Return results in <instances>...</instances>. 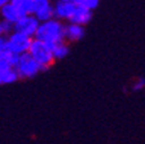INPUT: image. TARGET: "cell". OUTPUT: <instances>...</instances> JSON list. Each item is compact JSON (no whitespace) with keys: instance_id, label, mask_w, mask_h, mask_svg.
Listing matches in <instances>:
<instances>
[{"instance_id":"ac0fdd59","label":"cell","mask_w":145,"mask_h":144,"mask_svg":"<svg viewBox=\"0 0 145 144\" xmlns=\"http://www.w3.org/2000/svg\"><path fill=\"white\" fill-rule=\"evenodd\" d=\"M8 3H9V0H0V9L3 8L5 4H8Z\"/></svg>"},{"instance_id":"5b68a950","label":"cell","mask_w":145,"mask_h":144,"mask_svg":"<svg viewBox=\"0 0 145 144\" xmlns=\"http://www.w3.org/2000/svg\"><path fill=\"white\" fill-rule=\"evenodd\" d=\"M39 24L40 22L34 17V14L22 16L16 24H13V31L24 34V35L29 36V38H34L38 27H39Z\"/></svg>"},{"instance_id":"52a82bcc","label":"cell","mask_w":145,"mask_h":144,"mask_svg":"<svg viewBox=\"0 0 145 144\" xmlns=\"http://www.w3.org/2000/svg\"><path fill=\"white\" fill-rule=\"evenodd\" d=\"M75 4L71 1H58L54 7V17L60 20H69L72 17L75 11Z\"/></svg>"},{"instance_id":"7a4b0ae2","label":"cell","mask_w":145,"mask_h":144,"mask_svg":"<svg viewBox=\"0 0 145 144\" xmlns=\"http://www.w3.org/2000/svg\"><path fill=\"white\" fill-rule=\"evenodd\" d=\"M29 55L39 65L40 72L47 70L54 61L51 45L44 42H40V40L35 39V38H33V40H31L30 48H29Z\"/></svg>"},{"instance_id":"ffe728a7","label":"cell","mask_w":145,"mask_h":144,"mask_svg":"<svg viewBox=\"0 0 145 144\" xmlns=\"http://www.w3.org/2000/svg\"><path fill=\"white\" fill-rule=\"evenodd\" d=\"M0 35H3V31H1V29H0Z\"/></svg>"},{"instance_id":"d6986e66","label":"cell","mask_w":145,"mask_h":144,"mask_svg":"<svg viewBox=\"0 0 145 144\" xmlns=\"http://www.w3.org/2000/svg\"><path fill=\"white\" fill-rule=\"evenodd\" d=\"M58 1H70V0H58Z\"/></svg>"},{"instance_id":"9a60e30c","label":"cell","mask_w":145,"mask_h":144,"mask_svg":"<svg viewBox=\"0 0 145 144\" xmlns=\"http://www.w3.org/2000/svg\"><path fill=\"white\" fill-rule=\"evenodd\" d=\"M0 29H1V31H3V35L4 34H8L10 33V31L13 30V25L10 24V22H7V21H1L0 22Z\"/></svg>"},{"instance_id":"30bf717a","label":"cell","mask_w":145,"mask_h":144,"mask_svg":"<svg viewBox=\"0 0 145 144\" xmlns=\"http://www.w3.org/2000/svg\"><path fill=\"white\" fill-rule=\"evenodd\" d=\"M9 3L14 5L24 16L26 14H34L36 8L35 0H9Z\"/></svg>"},{"instance_id":"8fae6325","label":"cell","mask_w":145,"mask_h":144,"mask_svg":"<svg viewBox=\"0 0 145 144\" xmlns=\"http://www.w3.org/2000/svg\"><path fill=\"white\" fill-rule=\"evenodd\" d=\"M18 56L13 55L8 51L0 52V69H7V68H14L17 64Z\"/></svg>"},{"instance_id":"6da1fadb","label":"cell","mask_w":145,"mask_h":144,"mask_svg":"<svg viewBox=\"0 0 145 144\" xmlns=\"http://www.w3.org/2000/svg\"><path fill=\"white\" fill-rule=\"evenodd\" d=\"M34 38L49 45L60 42H65L66 27L57 20H49V21L39 24V27H38Z\"/></svg>"},{"instance_id":"277c9868","label":"cell","mask_w":145,"mask_h":144,"mask_svg":"<svg viewBox=\"0 0 145 144\" xmlns=\"http://www.w3.org/2000/svg\"><path fill=\"white\" fill-rule=\"evenodd\" d=\"M31 40H33V38H29L24 34L13 31L7 38V51L13 55H17V56L24 55L26 52H29Z\"/></svg>"},{"instance_id":"2e32d148","label":"cell","mask_w":145,"mask_h":144,"mask_svg":"<svg viewBox=\"0 0 145 144\" xmlns=\"http://www.w3.org/2000/svg\"><path fill=\"white\" fill-rule=\"evenodd\" d=\"M142 88H145V79L144 78H139L135 83H133L132 90L133 91H141Z\"/></svg>"},{"instance_id":"5bb4252c","label":"cell","mask_w":145,"mask_h":144,"mask_svg":"<svg viewBox=\"0 0 145 144\" xmlns=\"http://www.w3.org/2000/svg\"><path fill=\"white\" fill-rule=\"evenodd\" d=\"M52 49V55H53V59H57V60H61L63 57H66L69 55V47L66 45L65 42H60L56 43V44L51 45Z\"/></svg>"},{"instance_id":"e0dca14e","label":"cell","mask_w":145,"mask_h":144,"mask_svg":"<svg viewBox=\"0 0 145 144\" xmlns=\"http://www.w3.org/2000/svg\"><path fill=\"white\" fill-rule=\"evenodd\" d=\"M7 51V36L0 35V52Z\"/></svg>"},{"instance_id":"8992f818","label":"cell","mask_w":145,"mask_h":144,"mask_svg":"<svg viewBox=\"0 0 145 144\" xmlns=\"http://www.w3.org/2000/svg\"><path fill=\"white\" fill-rule=\"evenodd\" d=\"M36 1V0H35ZM34 17L42 24L54 18V7L51 1H36V8L34 12Z\"/></svg>"},{"instance_id":"3957f363","label":"cell","mask_w":145,"mask_h":144,"mask_svg":"<svg viewBox=\"0 0 145 144\" xmlns=\"http://www.w3.org/2000/svg\"><path fill=\"white\" fill-rule=\"evenodd\" d=\"M18 78H33L40 72L39 65L34 61V59L29 55V52L18 56L17 64L14 66Z\"/></svg>"},{"instance_id":"4fadbf2b","label":"cell","mask_w":145,"mask_h":144,"mask_svg":"<svg viewBox=\"0 0 145 144\" xmlns=\"http://www.w3.org/2000/svg\"><path fill=\"white\" fill-rule=\"evenodd\" d=\"M84 36V27L75 24H70L66 27V38L70 40H80Z\"/></svg>"},{"instance_id":"ba28073f","label":"cell","mask_w":145,"mask_h":144,"mask_svg":"<svg viewBox=\"0 0 145 144\" xmlns=\"http://www.w3.org/2000/svg\"><path fill=\"white\" fill-rule=\"evenodd\" d=\"M91 18H92V11L91 9L82 5H76L75 11H74V14L70 18V22L79 25V26H84L86 24H88L91 21Z\"/></svg>"},{"instance_id":"9c48e42d","label":"cell","mask_w":145,"mask_h":144,"mask_svg":"<svg viewBox=\"0 0 145 144\" xmlns=\"http://www.w3.org/2000/svg\"><path fill=\"white\" fill-rule=\"evenodd\" d=\"M0 13H1V17H3L4 21L10 22L12 25L16 24V22H17L18 20H20V18L24 16L17 8H16L14 5H12L10 3L5 4L3 8L0 9Z\"/></svg>"},{"instance_id":"7c38bea8","label":"cell","mask_w":145,"mask_h":144,"mask_svg":"<svg viewBox=\"0 0 145 144\" xmlns=\"http://www.w3.org/2000/svg\"><path fill=\"white\" fill-rule=\"evenodd\" d=\"M18 79L17 72L14 68H7V69H0V84H10L14 83Z\"/></svg>"}]
</instances>
